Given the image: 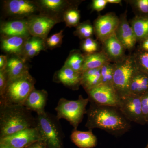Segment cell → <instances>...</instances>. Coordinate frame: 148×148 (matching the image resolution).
<instances>
[{
    "instance_id": "cell-1",
    "label": "cell",
    "mask_w": 148,
    "mask_h": 148,
    "mask_svg": "<svg viewBox=\"0 0 148 148\" xmlns=\"http://www.w3.org/2000/svg\"><path fill=\"white\" fill-rule=\"evenodd\" d=\"M86 114L85 126L90 130L98 128L119 137L124 135L131 128L130 122L117 107L98 106L90 103Z\"/></svg>"
},
{
    "instance_id": "cell-2",
    "label": "cell",
    "mask_w": 148,
    "mask_h": 148,
    "mask_svg": "<svg viewBox=\"0 0 148 148\" xmlns=\"http://www.w3.org/2000/svg\"><path fill=\"white\" fill-rule=\"evenodd\" d=\"M36 127V118L24 106L0 104V138Z\"/></svg>"
},
{
    "instance_id": "cell-3",
    "label": "cell",
    "mask_w": 148,
    "mask_h": 148,
    "mask_svg": "<svg viewBox=\"0 0 148 148\" xmlns=\"http://www.w3.org/2000/svg\"><path fill=\"white\" fill-rule=\"evenodd\" d=\"M36 127L48 148H63L64 134L56 116L45 112L37 115Z\"/></svg>"
},
{
    "instance_id": "cell-4",
    "label": "cell",
    "mask_w": 148,
    "mask_h": 148,
    "mask_svg": "<svg viewBox=\"0 0 148 148\" xmlns=\"http://www.w3.org/2000/svg\"><path fill=\"white\" fill-rule=\"evenodd\" d=\"M36 80L29 72L8 81L5 93L0 98V104L22 105L35 88Z\"/></svg>"
},
{
    "instance_id": "cell-5",
    "label": "cell",
    "mask_w": 148,
    "mask_h": 148,
    "mask_svg": "<svg viewBox=\"0 0 148 148\" xmlns=\"http://www.w3.org/2000/svg\"><path fill=\"white\" fill-rule=\"evenodd\" d=\"M89 102L88 98H84L82 95H79L77 100L60 98L55 109L56 117L59 120L66 119L73 126L74 130H76L84 116L86 114V107Z\"/></svg>"
},
{
    "instance_id": "cell-6",
    "label": "cell",
    "mask_w": 148,
    "mask_h": 148,
    "mask_svg": "<svg viewBox=\"0 0 148 148\" xmlns=\"http://www.w3.org/2000/svg\"><path fill=\"white\" fill-rule=\"evenodd\" d=\"M136 68L132 54L126 55L122 61L114 64L113 86L120 98L129 94L130 83Z\"/></svg>"
},
{
    "instance_id": "cell-7",
    "label": "cell",
    "mask_w": 148,
    "mask_h": 148,
    "mask_svg": "<svg viewBox=\"0 0 148 148\" xmlns=\"http://www.w3.org/2000/svg\"><path fill=\"white\" fill-rule=\"evenodd\" d=\"M86 93L90 103L101 106H119L120 98L112 85L101 83Z\"/></svg>"
},
{
    "instance_id": "cell-8",
    "label": "cell",
    "mask_w": 148,
    "mask_h": 148,
    "mask_svg": "<svg viewBox=\"0 0 148 148\" xmlns=\"http://www.w3.org/2000/svg\"><path fill=\"white\" fill-rule=\"evenodd\" d=\"M118 108L128 121L141 125L147 124L143 115L140 96L129 94L122 97Z\"/></svg>"
},
{
    "instance_id": "cell-9",
    "label": "cell",
    "mask_w": 148,
    "mask_h": 148,
    "mask_svg": "<svg viewBox=\"0 0 148 148\" xmlns=\"http://www.w3.org/2000/svg\"><path fill=\"white\" fill-rule=\"evenodd\" d=\"M40 140L37 127H32L0 138V144L13 148H26L33 143Z\"/></svg>"
},
{
    "instance_id": "cell-10",
    "label": "cell",
    "mask_w": 148,
    "mask_h": 148,
    "mask_svg": "<svg viewBox=\"0 0 148 148\" xmlns=\"http://www.w3.org/2000/svg\"><path fill=\"white\" fill-rule=\"evenodd\" d=\"M119 22V17L115 13L110 12L99 15L93 22L94 34L101 42L115 34Z\"/></svg>"
},
{
    "instance_id": "cell-11",
    "label": "cell",
    "mask_w": 148,
    "mask_h": 148,
    "mask_svg": "<svg viewBox=\"0 0 148 148\" xmlns=\"http://www.w3.org/2000/svg\"><path fill=\"white\" fill-rule=\"evenodd\" d=\"M27 21L30 35L45 40L50 30L60 21L54 17L40 14L30 16Z\"/></svg>"
},
{
    "instance_id": "cell-12",
    "label": "cell",
    "mask_w": 148,
    "mask_h": 148,
    "mask_svg": "<svg viewBox=\"0 0 148 148\" xmlns=\"http://www.w3.org/2000/svg\"><path fill=\"white\" fill-rule=\"evenodd\" d=\"M4 8L7 13L12 16L18 17L34 16L40 12L36 2L28 0H9L5 1Z\"/></svg>"
},
{
    "instance_id": "cell-13",
    "label": "cell",
    "mask_w": 148,
    "mask_h": 148,
    "mask_svg": "<svg viewBox=\"0 0 148 148\" xmlns=\"http://www.w3.org/2000/svg\"><path fill=\"white\" fill-rule=\"evenodd\" d=\"M115 35L126 50L130 51L135 48L138 42L134 31L127 20V10L121 14Z\"/></svg>"
},
{
    "instance_id": "cell-14",
    "label": "cell",
    "mask_w": 148,
    "mask_h": 148,
    "mask_svg": "<svg viewBox=\"0 0 148 148\" xmlns=\"http://www.w3.org/2000/svg\"><path fill=\"white\" fill-rule=\"evenodd\" d=\"M81 1H68L65 0H40L37 1V4L41 14L54 17L61 21L58 15L64 12L70 7L80 3Z\"/></svg>"
},
{
    "instance_id": "cell-15",
    "label": "cell",
    "mask_w": 148,
    "mask_h": 148,
    "mask_svg": "<svg viewBox=\"0 0 148 148\" xmlns=\"http://www.w3.org/2000/svg\"><path fill=\"white\" fill-rule=\"evenodd\" d=\"M101 43V50L105 52L111 63H119L124 59L127 55L125 54L126 49L118 39L115 34L106 39Z\"/></svg>"
},
{
    "instance_id": "cell-16",
    "label": "cell",
    "mask_w": 148,
    "mask_h": 148,
    "mask_svg": "<svg viewBox=\"0 0 148 148\" xmlns=\"http://www.w3.org/2000/svg\"><path fill=\"white\" fill-rule=\"evenodd\" d=\"M82 73L75 71L66 66L56 72L53 77L54 82L61 83L72 90H76L81 86Z\"/></svg>"
},
{
    "instance_id": "cell-17",
    "label": "cell",
    "mask_w": 148,
    "mask_h": 148,
    "mask_svg": "<svg viewBox=\"0 0 148 148\" xmlns=\"http://www.w3.org/2000/svg\"><path fill=\"white\" fill-rule=\"evenodd\" d=\"M48 96L45 90H37L35 88L27 96L23 106L31 112H36L37 115L44 113Z\"/></svg>"
},
{
    "instance_id": "cell-18",
    "label": "cell",
    "mask_w": 148,
    "mask_h": 148,
    "mask_svg": "<svg viewBox=\"0 0 148 148\" xmlns=\"http://www.w3.org/2000/svg\"><path fill=\"white\" fill-rule=\"evenodd\" d=\"M1 33L5 36H22L29 38L30 36L27 19H18L3 23Z\"/></svg>"
},
{
    "instance_id": "cell-19",
    "label": "cell",
    "mask_w": 148,
    "mask_h": 148,
    "mask_svg": "<svg viewBox=\"0 0 148 148\" xmlns=\"http://www.w3.org/2000/svg\"><path fill=\"white\" fill-rule=\"evenodd\" d=\"M129 92V94L140 97L148 92V75L136 68L130 83Z\"/></svg>"
},
{
    "instance_id": "cell-20",
    "label": "cell",
    "mask_w": 148,
    "mask_h": 148,
    "mask_svg": "<svg viewBox=\"0 0 148 148\" xmlns=\"http://www.w3.org/2000/svg\"><path fill=\"white\" fill-rule=\"evenodd\" d=\"M28 38L17 36H3L1 40V49L6 53L21 57L23 53L24 45Z\"/></svg>"
},
{
    "instance_id": "cell-21",
    "label": "cell",
    "mask_w": 148,
    "mask_h": 148,
    "mask_svg": "<svg viewBox=\"0 0 148 148\" xmlns=\"http://www.w3.org/2000/svg\"><path fill=\"white\" fill-rule=\"evenodd\" d=\"M26 60L18 56L9 58L5 71L8 81L21 76L29 72V67L25 63Z\"/></svg>"
},
{
    "instance_id": "cell-22",
    "label": "cell",
    "mask_w": 148,
    "mask_h": 148,
    "mask_svg": "<svg viewBox=\"0 0 148 148\" xmlns=\"http://www.w3.org/2000/svg\"><path fill=\"white\" fill-rule=\"evenodd\" d=\"M71 139L72 142L79 148H93L98 144V139L92 130H73L71 134Z\"/></svg>"
},
{
    "instance_id": "cell-23",
    "label": "cell",
    "mask_w": 148,
    "mask_h": 148,
    "mask_svg": "<svg viewBox=\"0 0 148 148\" xmlns=\"http://www.w3.org/2000/svg\"><path fill=\"white\" fill-rule=\"evenodd\" d=\"M109 62H110L106 53L102 50L95 53L85 54L82 72L90 69H101Z\"/></svg>"
},
{
    "instance_id": "cell-24",
    "label": "cell",
    "mask_w": 148,
    "mask_h": 148,
    "mask_svg": "<svg viewBox=\"0 0 148 148\" xmlns=\"http://www.w3.org/2000/svg\"><path fill=\"white\" fill-rule=\"evenodd\" d=\"M101 83V69H90L82 73L81 86L87 92Z\"/></svg>"
},
{
    "instance_id": "cell-25",
    "label": "cell",
    "mask_w": 148,
    "mask_h": 148,
    "mask_svg": "<svg viewBox=\"0 0 148 148\" xmlns=\"http://www.w3.org/2000/svg\"><path fill=\"white\" fill-rule=\"evenodd\" d=\"M129 22L135 33L138 42L148 38V16H135Z\"/></svg>"
},
{
    "instance_id": "cell-26",
    "label": "cell",
    "mask_w": 148,
    "mask_h": 148,
    "mask_svg": "<svg viewBox=\"0 0 148 148\" xmlns=\"http://www.w3.org/2000/svg\"><path fill=\"white\" fill-rule=\"evenodd\" d=\"M85 54L79 50L74 49L71 51L64 66L77 72L82 73L84 64Z\"/></svg>"
},
{
    "instance_id": "cell-27",
    "label": "cell",
    "mask_w": 148,
    "mask_h": 148,
    "mask_svg": "<svg viewBox=\"0 0 148 148\" xmlns=\"http://www.w3.org/2000/svg\"><path fill=\"white\" fill-rule=\"evenodd\" d=\"M79 4L70 7L64 12L63 19L66 23V27L69 28L76 27L80 23V12L78 8Z\"/></svg>"
},
{
    "instance_id": "cell-28",
    "label": "cell",
    "mask_w": 148,
    "mask_h": 148,
    "mask_svg": "<svg viewBox=\"0 0 148 148\" xmlns=\"http://www.w3.org/2000/svg\"><path fill=\"white\" fill-rule=\"evenodd\" d=\"M76 28L74 35L82 40L92 38L94 34L93 25L88 20L80 22Z\"/></svg>"
},
{
    "instance_id": "cell-29",
    "label": "cell",
    "mask_w": 148,
    "mask_h": 148,
    "mask_svg": "<svg viewBox=\"0 0 148 148\" xmlns=\"http://www.w3.org/2000/svg\"><path fill=\"white\" fill-rule=\"evenodd\" d=\"M132 7L135 16H148V0L126 1Z\"/></svg>"
},
{
    "instance_id": "cell-30",
    "label": "cell",
    "mask_w": 148,
    "mask_h": 148,
    "mask_svg": "<svg viewBox=\"0 0 148 148\" xmlns=\"http://www.w3.org/2000/svg\"><path fill=\"white\" fill-rule=\"evenodd\" d=\"M132 54L137 69L148 75V52L137 50Z\"/></svg>"
},
{
    "instance_id": "cell-31",
    "label": "cell",
    "mask_w": 148,
    "mask_h": 148,
    "mask_svg": "<svg viewBox=\"0 0 148 148\" xmlns=\"http://www.w3.org/2000/svg\"><path fill=\"white\" fill-rule=\"evenodd\" d=\"M114 64L109 62L101 69V83L112 85Z\"/></svg>"
},
{
    "instance_id": "cell-32",
    "label": "cell",
    "mask_w": 148,
    "mask_h": 148,
    "mask_svg": "<svg viewBox=\"0 0 148 148\" xmlns=\"http://www.w3.org/2000/svg\"><path fill=\"white\" fill-rule=\"evenodd\" d=\"M81 50L84 52V54H90L100 51L99 44L97 40L92 38H88L82 40L80 42Z\"/></svg>"
},
{
    "instance_id": "cell-33",
    "label": "cell",
    "mask_w": 148,
    "mask_h": 148,
    "mask_svg": "<svg viewBox=\"0 0 148 148\" xmlns=\"http://www.w3.org/2000/svg\"><path fill=\"white\" fill-rule=\"evenodd\" d=\"M64 36L63 30H61L60 32L53 34L50 37L45 40L46 47H48L51 49L60 47L62 44Z\"/></svg>"
},
{
    "instance_id": "cell-34",
    "label": "cell",
    "mask_w": 148,
    "mask_h": 148,
    "mask_svg": "<svg viewBox=\"0 0 148 148\" xmlns=\"http://www.w3.org/2000/svg\"><path fill=\"white\" fill-rule=\"evenodd\" d=\"M43 40H44L40 38H37V37L34 36L29 37L27 39L25 45H24L23 53L22 54L23 57L32 49L38 45L40 43L42 42Z\"/></svg>"
},
{
    "instance_id": "cell-35",
    "label": "cell",
    "mask_w": 148,
    "mask_h": 148,
    "mask_svg": "<svg viewBox=\"0 0 148 148\" xmlns=\"http://www.w3.org/2000/svg\"><path fill=\"white\" fill-rule=\"evenodd\" d=\"M46 48L47 47L44 40L42 42L40 43L38 45L33 47L21 58H23L25 60H27L28 58H33L38 55L41 51L45 50Z\"/></svg>"
},
{
    "instance_id": "cell-36",
    "label": "cell",
    "mask_w": 148,
    "mask_h": 148,
    "mask_svg": "<svg viewBox=\"0 0 148 148\" xmlns=\"http://www.w3.org/2000/svg\"><path fill=\"white\" fill-rule=\"evenodd\" d=\"M8 79L5 70L0 71V96L3 97L5 93Z\"/></svg>"
},
{
    "instance_id": "cell-37",
    "label": "cell",
    "mask_w": 148,
    "mask_h": 148,
    "mask_svg": "<svg viewBox=\"0 0 148 148\" xmlns=\"http://www.w3.org/2000/svg\"><path fill=\"white\" fill-rule=\"evenodd\" d=\"M108 3L107 0H93L91 8L93 11L100 12L105 8Z\"/></svg>"
},
{
    "instance_id": "cell-38",
    "label": "cell",
    "mask_w": 148,
    "mask_h": 148,
    "mask_svg": "<svg viewBox=\"0 0 148 148\" xmlns=\"http://www.w3.org/2000/svg\"><path fill=\"white\" fill-rule=\"evenodd\" d=\"M142 110L147 124L148 123V92L141 96Z\"/></svg>"
},
{
    "instance_id": "cell-39",
    "label": "cell",
    "mask_w": 148,
    "mask_h": 148,
    "mask_svg": "<svg viewBox=\"0 0 148 148\" xmlns=\"http://www.w3.org/2000/svg\"><path fill=\"white\" fill-rule=\"evenodd\" d=\"M8 58L5 55L0 56V71H5L8 64Z\"/></svg>"
},
{
    "instance_id": "cell-40",
    "label": "cell",
    "mask_w": 148,
    "mask_h": 148,
    "mask_svg": "<svg viewBox=\"0 0 148 148\" xmlns=\"http://www.w3.org/2000/svg\"><path fill=\"white\" fill-rule=\"evenodd\" d=\"M138 50L144 52H148V38L139 42Z\"/></svg>"
},
{
    "instance_id": "cell-41",
    "label": "cell",
    "mask_w": 148,
    "mask_h": 148,
    "mask_svg": "<svg viewBox=\"0 0 148 148\" xmlns=\"http://www.w3.org/2000/svg\"><path fill=\"white\" fill-rule=\"evenodd\" d=\"M26 148H48L45 143L41 140L33 143Z\"/></svg>"
},
{
    "instance_id": "cell-42",
    "label": "cell",
    "mask_w": 148,
    "mask_h": 148,
    "mask_svg": "<svg viewBox=\"0 0 148 148\" xmlns=\"http://www.w3.org/2000/svg\"><path fill=\"white\" fill-rule=\"evenodd\" d=\"M108 3L116 4H120L121 3V0H107Z\"/></svg>"
},
{
    "instance_id": "cell-43",
    "label": "cell",
    "mask_w": 148,
    "mask_h": 148,
    "mask_svg": "<svg viewBox=\"0 0 148 148\" xmlns=\"http://www.w3.org/2000/svg\"><path fill=\"white\" fill-rule=\"evenodd\" d=\"M0 148H13L10 147L9 146L5 145H3V144H0Z\"/></svg>"
},
{
    "instance_id": "cell-44",
    "label": "cell",
    "mask_w": 148,
    "mask_h": 148,
    "mask_svg": "<svg viewBox=\"0 0 148 148\" xmlns=\"http://www.w3.org/2000/svg\"><path fill=\"white\" fill-rule=\"evenodd\" d=\"M145 148H148V143L147 145V146H146V147H145Z\"/></svg>"
},
{
    "instance_id": "cell-45",
    "label": "cell",
    "mask_w": 148,
    "mask_h": 148,
    "mask_svg": "<svg viewBox=\"0 0 148 148\" xmlns=\"http://www.w3.org/2000/svg\"><path fill=\"white\" fill-rule=\"evenodd\" d=\"M147 125H148V123H147Z\"/></svg>"
}]
</instances>
